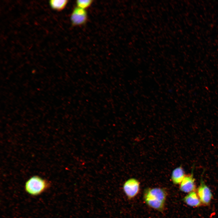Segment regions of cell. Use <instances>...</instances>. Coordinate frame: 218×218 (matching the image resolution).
<instances>
[{
  "label": "cell",
  "mask_w": 218,
  "mask_h": 218,
  "mask_svg": "<svg viewBox=\"0 0 218 218\" xmlns=\"http://www.w3.org/2000/svg\"><path fill=\"white\" fill-rule=\"evenodd\" d=\"M167 196L165 189L159 187L146 189L143 198L146 203L151 208L160 211L164 208Z\"/></svg>",
  "instance_id": "obj_1"
},
{
  "label": "cell",
  "mask_w": 218,
  "mask_h": 218,
  "mask_svg": "<svg viewBox=\"0 0 218 218\" xmlns=\"http://www.w3.org/2000/svg\"><path fill=\"white\" fill-rule=\"evenodd\" d=\"M50 187V183L48 180L39 176L35 175L27 180L24 185V189L28 194L36 196L43 193Z\"/></svg>",
  "instance_id": "obj_2"
},
{
  "label": "cell",
  "mask_w": 218,
  "mask_h": 218,
  "mask_svg": "<svg viewBox=\"0 0 218 218\" xmlns=\"http://www.w3.org/2000/svg\"><path fill=\"white\" fill-rule=\"evenodd\" d=\"M140 183L136 179L131 178L127 180L123 186L124 191L129 199L134 197L138 193Z\"/></svg>",
  "instance_id": "obj_3"
},
{
  "label": "cell",
  "mask_w": 218,
  "mask_h": 218,
  "mask_svg": "<svg viewBox=\"0 0 218 218\" xmlns=\"http://www.w3.org/2000/svg\"><path fill=\"white\" fill-rule=\"evenodd\" d=\"M196 191L202 204L209 205L212 198V193L202 178L201 179L200 185Z\"/></svg>",
  "instance_id": "obj_4"
},
{
  "label": "cell",
  "mask_w": 218,
  "mask_h": 218,
  "mask_svg": "<svg viewBox=\"0 0 218 218\" xmlns=\"http://www.w3.org/2000/svg\"><path fill=\"white\" fill-rule=\"evenodd\" d=\"M87 14L85 9L78 7L73 10L71 15V21L73 25L79 26L84 24L87 20Z\"/></svg>",
  "instance_id": "obj_5"
},
{
  "label": "cell",
  "mask_w": 218,
  "mask_h": 218,
  "mask_svg": "<svg viewBox=\"0 0 218 218\" xmlns=\"http://www.w3.org/2000/svg\"><path fill=\"white\" fill-rule=\"evenodd\" d=\"M193 170L192 169L190 173L186 175L180 184L179 189L181 191L189 193L197 190L195 179L193 177Z\"/></svg>",
  "instance_id": "obj_6"
},
{
  "label": "cell",
  "mask_w": 218,
  "mask_h": 218,
  "mask_svg": "<svg viewBox=\"0 0 218 218\" xmlns=\"http://www.w3.org/2000/svg\"><path fill=\"white\" fill-rule=\"evenodd\" d=\"M196 191H193L189 193L183 199L185 203L191 207H199L202 204Z\"/></svg>",
  "instance_id": "obj_7"
},
{
  "label": "cell",
  "mask_w": 218,
  "mask_h": 218,
  "mask_svg": "<svg viewBox=\"0 0 218 218\" xmlns=\"http://www.w3.org/2000/svg\"><path fill=\"white\" fill-rule=\"evenodd\" d=\"M186 175L181 166H179L173 170L171 176V180L174 184H180Z\"/></svg>",
  "instance_id": "obj_8"
},
{
  "label": "cell",
  "mask_w": 218,
  "mask_h": 218,
  "mask_svg": "<svg viewBox=\"0 0 218 218\" xmlns=\"http://www.w3.org/2000/svg\"><path fill=\"white\" fill-rule=\"evenodd\" d=\"M68 3L66 0H51L49 1L51 8L54 10L60 11L63 10Z\"/></svg>",
  "instance_id": "obj_9"
},
{
  "label": "cell",
  "mask_w": 218,
  "mask_h": 218,
  "mask_svg": "<svg viewBox=\"0 0 218 218\" xmlns=\"http://www.w3.org/2000/svg\"><path fill=\"white\" fill-rule=\"evenodd\" d=\"M92 2L91 0H79L76 1V3L77 7L85 9L91 6Z\"/></svg>",
  "instance_id": "obj_10"
}]
</instances>
